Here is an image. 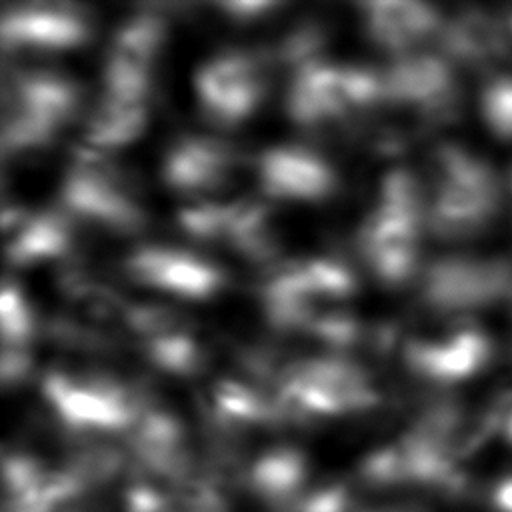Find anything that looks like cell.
<instances>
[{"instance_id":"1","label":"cell","mask_w":512,"mask_h":512,"mask_svg":"<svg viewBox=\"0 0 512 512\" xmlns=\"http://www.w3.org/2000/svg\"><path fill=\"white\" fill-rule=\"evenodd\" d=\"M426 228V192L404 166H394L376 184L372 202L354 234L356 254L382 286L398 288L418 274Z\"/></svg>"},{"instance_id":"2","label":"cell","mask_w":512,"mask_h":512,"mask_svg":"<svg viewBox=\"0 0 512 512\" xmlns=\"http://www.w3.org/2000/svg\"><path fill=\"white\" fill-rule=\"evenodd\" d=\"M270 388L290 422L356 416L374 410L382 400L362 362L326 350L284 360Z\"/></svg>"},{"instance_id":"3","label":"cell","mask_w":512,"mask_h":512,"mask_svg":"<svg viewBox=\"0 0 512 512\" xmlns=\"http://www.w3.org/2000/svg\"><path fill=\"white\" fill-rule=\"evenodd\" d=\"M40 394L56 422L80 440L128 434L148 396L128 380L82 366H54L40 376Z\"/></svg>"},{"instance_id":"4","label":"cell","mask_w":512,"mask_h":512,"mask_svg":"<svg viewBox=\"0 0 512 512\" xmlns=\"http://www.w3.org/2000/svg\"><path fill=\"white\" fill-rule=\"evenodd\" d=\"M358 292L356 272L334 254L282 258L268 268L258 290L266 322L280 332L306 334L324 312L346 306Z\"/></svg>"},{"instance_id":"5","label":"cell","mask_w":512,"mask_h":512,"mask_svg":"<svg viewBox=\"0 0 512 512\" xmlns=\"http://www.w3.org/2000/svg\"><path fill=\"white\" fill-rule=\"evenodd\" d=\"M80 84L52 68H14L2 88L4 156L48 148L80 112Z\"/></svg>"},{"instance_id":"6","label":"cell","mask_w":512,"mask_h":512,"mask_svg":"<svg viewBox=\"0 0 512 512\" xmlns=\"http://www.w3.org/2000/svg\"><path fill=\"white\" fill-rule=\"evenodd\" d=\"M382 106V68L320 56L290 70L286 112L302 128H332Z\"/></svg>"},{"instance_id":"7","label":"cell","mask_w":512,"mask_h":512,"mask_svg":"<svg viewBox=\"0 0 512 512\" xmlns=\"http://www.w3.org/2000/svg\"><path fill=\"white\" fill-rule=\"evenodd\" d=\"M56 204L74 220L108 234L132 236L146 224L136 184L110 154L74 148L58 184Z\"/></svg>"},{"instance_id":"8","label":"cell","mask_w":512,"mask_h":512,"mask_svg":"<svg viewBox=\"0 0 512 512\" xmlns=\"http://www.w3.org/2000/svg\"><path fill=\"white\" fill-rule=\"evenodd\" d=\"M266 90V58L244 48L208 56L192 76L194 102L202 118L218 130H232L248 122L260 108Z\"/></svg>"},{"instance_id":"9","label":"cell","mask_w":512,"mask_h":512,"mask_svg":"<svg viewBox=\"0 0 512 512\" xmlns=\"http://www.w3.org/2000/svg\"><path fill=\"white\" fill-rule=\"evenodd\" d=\"M122 268L134 284L176 302L212 300L228 284L218 262L180 244H140L124 256Z\"/></svg>"},{"instance_id":"10","label":"cell","mask_w":512,"mask_h":512,"mask_svg":"<svg viewBox=\"0 0 512 512\" xmlns=\"http://www.w3.org/2000/svg\"><path fill=\"white\" fill-rule=\"evenodd\" d=\"M168 34V18L156 8L126 16L108 42L102 62V96L150 102L156 64Z\"/></svg>"},{"instance_id":"11","label":"cell","mask_w":512,"mask_h":512,"mask_svg":"<svg viewBox=\"0 0 512 512\" xmlns=\"http://www.w3.org/2000/svg\"><path fill=\"white\" fill-rule=\"evenodd\" d=\"M122 328L146 360L166 376L194 378L208 364V346L192 324L172 306L128 302Z\"/></svg>"},{"instance_id":"12","label":"cell","mask_w":512,"mask_h":512,"mask_svg":"<svg viewBox=\"0 0 512 512\" xmlns=\"http://www.w3.org/2000/svg\"><path fill=\"white\" fill-rule=\"evenodd\" d=\"M92 30V16L72 2H14L2 8L0 18L2 48L12 54L78 50L88 44Z\"/></svg>"},{"instance_id":"13","label":"cell","mask_w":512,"mask_h":512,"mask_svg":"<svg viewBox=\"0 0 512 512\" xmlns=\"http://www.w3.org/2000/svg\"><path fill=\"white\" fill-rule=\"evenodd\" d=\"M240 156L230 142L214 134H180L162 154L164 186L190 202L222 198L238 172Z\"/></svg>"},{"instance_id":"14","label":"cell","mask_w":512,"mask_h":512,"mask_svg":"<svg viewBox=\"0 0 512 512\" xmlns=\"http://www.w3.org/2000/svg\"><path fill=\"white\" fill-rule=\"evenodd\" d=\"M256 186L266 202L320 204L334 196L338 172L316 148L298 142L272 144L254 160Z\"/></svg>"},{"instance_id":"15","label":"cell","mask_w":512,"mask_h":512,"mask_svg":"<svg viewBox=\"0 0 512 512\" xmlns=\"http://www.w3.org/2000/svg\"><path fill=\"white\" fill-rule=\"evenodd\" d=\"M126 440L138 470L172 486L182 484L200 470L182 420L150 398Z\"/></svg>"},{"instance_id":"16","label":"cell","mask_w":512,"mask_h":512,"mask_svg":"<svg viewBox=\"0 0 512 512\" xmlns=\"http://www.w3.org/2000/svg\"><path fill=\"white\" fill-rule=\"evenodd\" d=\"M2 232L6 262L16 270H24L68 262L74 248L76 224L58 204L40 210L6 206Z\"/></svg>"},{"instance_id":"17","label":"cell","mask_w":512,"mask_h":512,"mask_svg":"<svg viewBox=\"0 0 512 512\" xmlns=\"http://www.w3.org/2000/svg\"><path fill=\"white\" fill-rule=\"evenodd\" d=\"M384 106L408 108L422 118H438L450 108L452 76L448 62L428 52L392 58L382 68Z\"/></svg>"},{"instance_id":"18","label":"cell","mask_w":512,"mask_h":512,"mask_svg":"<svg viewBox=\"0 0 512 512\" xmlns=\"http://www.w3.org/2000/svg\"><path fill=\"white\" fill-rule=\"evenodd\" d=\"M358 18L368 40L392 58L420 52V46L432 34L442 30V16L436 8L422 2H360Z\"/></svg>"},{"instance_id":"19","label":"cell","mask_w":512,"mask_h":512,"mask_svg":"<svg viewBox=\"0 0 512 512\" xmlns=\"http://www.w3.org/2000/svg\"><path fill=\"white\" fill-rule=\"evenodd\" d=\"M310 460L292 444H276L260 452L244 470L248 490L274 512H288L306 492Z\"/></svg>"},{"instance_id":"20","label":"cell","mask_w":512,"mask_h":512,"mask_svg":"<svg viewBox=\"0 0 512 512\" xmlns=\"http://www.w3.org/2000/svg\"><path fill=\"white\" fill-rule=\"evenodd\" d=\"M480 356V338L468 330L412 336L402 342V360L408 370L430 382H452L466 376Z\"/></svg>"},{"instance_id":"21","label":"cell","mask_w":512,"mask_h":512,"mask_svg":"<svg viewBox=\"0 0 512 512\" xmlns=\"http://www.w3.org/2000/svg\"><path fill=\"white\" fill-rule=\"evenodd\" d=\"M150 102L98 96L84 118L82 144L104 154H114L134 144L146 130Z\"/></svg>"},{"instance_id":"22","label":"cell","mask_w":512,"mask_h":512,"mask_svg":"<svg viewBox=\"0 0 512 512\" xmlns=\"http://www.w3.org/2000/svg\"><path fill=\"white\" fill-rule=\"evenodd\" d=\"M228 250L250 264L276 266L282 258V234L266 200L238 198L234 222L226 240Z\"/></svg>"},{"instance_id":"23","label":"cell","mask_w":512,"mask_h":512,"mask_svg":"<svg viewBox=\"0 0 512 512\" xmlns=\"http://www.w3.org/2000/svg\"><path fill=\"white\" fill-rule=\"evenodd\" d=\"M238 198L190 202L178 210V228L196 242L226 246Z\"/></svg>"},{"instance_id":"24","label":"cell","mask_w":512,"mask_h":512,"mask_svg":"<svg viewBox=\"0 0 512 512\" xmlns=\"http://www.w3.org/2000/svg\"><path fill=\"white\" fill-rule=\"evenodd\" d=\"M40 328V318L26 296L24 288L12 280L4 278L0 294V338L2 348L10 350H30L32 340Z\"/></svg>"},{"instance_id":"25","label":"cell","mask_w":512,"mask_h":512,"mask_svg":"<svg viewBox=\"0 0 512 512\" xmlns=\"http://www.w3.org/2000/svg\"><path fill=\"white\" fill-rule=\"evenodd\" d=\"M220 482L212 472L198 470L174 486V512H230Z\"/></svg>"},{"instance_id":"26","label":"cell","mask_w":512,"mask_h":512,"mask_svg":"<svg viewBox=\"0 0 512 512\" xmlns=\"http://www.w3.org/2000/svg\"><path fill=\"white\" fill-rule=\"evenodd\" d=\"M358 504L354 482L332 478L308 486L288 512H356Z\"/></svg>"},{"instance_id":"27","label":"cell","mask_w":512,"mask_h":512,"mask_svg":"<svg viewBox=\"0 0 512 512\" xmlns=\"http://www.w3.org/2000/svg\"><path fill=\"white\" fill-rule=\"evenodd\" d=\"M224 18L236 22V24H250L256 20L266 18L268 14L282 8V2H270V0H236V2H220L216 6Z\"/></svg>"},{"instance_id":"28","label":"cell","mask_w":512,"mask_h":512,"mask_svg":"<svg viewBox=\"0 0 512 512\" xmlns=\"http://www.w3.org/2000/svg\"><path fill=\"white\" fill-rule=\"evenodd\" d=\"M32 370V352L30 350H10L2 348L0 358V380L4 388L20 384L28 378Z\"/></svg>"}]
</instances>
